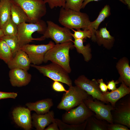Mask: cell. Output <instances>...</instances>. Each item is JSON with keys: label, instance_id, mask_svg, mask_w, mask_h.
I'll return each mask as SVG.
<instances>
[{"label": "cell", "instance_id": "1", "mask_svg": "<svg viewBox=\"0 0 130 130\" xmlns=\"http://www.w3.org/2000/svg\"><path fill=\"white\" fill-rule=\"evenodd\" d=\"M74 47L72 41L56 44L46 52L43 62L46 63L50 61L60 65L70 73L71 69L70 64L69 52L70 50Z\"/></svg>", "mask_w": 130, "mask_h": 130}, {"label": "cell", "instance_id": "2", "mask_svg": "<svg viewBox=\"0 0 130 130\" xmlns=\"http://www.w3.org/2000/svg\"><path fill=\"white\" fill-rule=\"evenodd\" d=\"M59 23L70 29H89L91 21L86 13L61 7L58 19Z\"/></svg>", "mask_w": 130, "mask_h": 130}, {"label": "cell", "instance_id": "3", "mask_svg": "<svg viewBox=\"0 0 130 130\" xmlns=\"http://www.w3.org/2000/svg\"><path fill=\"white\" fill-rule=\"evenodd\" d=\"M21 7L26 14L29 23H35L41 20L47 12L43 0H11Z\"/></svg>", "mask_w": 130, "mask_h": 130}, {"label": "cell", "instance_id": "4", "mask_svg": "<svg viewBox=\"0 0 130 130\" xmlns=\"http://www.w3.org/2000/svg\"><path fill=\"white\" fill-rule=\"evenodd\" d=\"M18 26L17 36L20 48L23 45L32 42L33 40L41 41L44 40L41 37L34 38L32 34L35 32L43 35L45 32L47 27L46 22L41 20L35 23H27L24 22Z\"/></svg>", "mask_w": 130, "mask_h": 130}, {"label": "cell", "instance_id": "5", "mask_svg": "<svg viewBox=\"0 0 130 130\" xmlns=\"http://www.w3.org/2000/svg\"><path fill=\"white\" fill-rule=\"evenodd\" d=\"M90 96L78 86L72 85L63 94L57 108L67 111L78 106Z\"/></svg>", "mask_w": 130, "mask_h": 130}, {"label": "cell", "instance_id": "6", "mask_svg": "<svg viewBox=\"0 0 130 130\" xmlns=\"http://www.w3.org/2000/svg\"><path fill=\"white\" fill-rule=\"evenodd\" d=\"M30 66L37 70L44 76L54 81H57L65 84L69 87L72 86V81L69 73L62 67L52 63L48 65H40L34 64Z\"/></svg>", "mask_w": 130, "mask_h": 130}, {"label": "cell", "instance_id": "7", "mask_svg": "<svg viewBox=\"0 0 130 130\" xmlns=\"http://www.w3.org/2000/svg\"><path fill=\"white\" fill-rule=\"evenodd\" d=\"M111 111L113 123L120 124L130 128V95L118 100Z\"/></svg>", "mask_w": 130, "mask_h": 130}, {"label": "cell", "instance_id": "8", "mask_svg": "<svg viewBox=\"0 0 130 130\" xmlns=\"http://www.w3.org/2000/svg\"><path fill=\"white\" fill-rule=\"evenodd\" d=\"M47 27L43 36L41 37L44 40L50 38L56 44L67 42H72V37L70 29L64 27H61L50 20L46 22Z\"/></svg>", "mask_w": 130, "mask_h": 130}, {"label": "cell", "instance_id": "9", "mask_svg": "<svg viewBox=\"0 0 130 130\" xmlns=\"http://www.w3.org/2000/svg\"><path fill=\"white\" fill-rule=\"evenodd\" d=\"M86 106L95 114L94 116L98 119L106 121L109 123H113L111 111L114 108L111 104L104 103L90 96L84 100Z\"/></svg>", "mask_w": 130, "mask_h": 130}, {"label": "cell", "instance_id": "10", "mask_svg": "<svg viewBox=\"0 0 130 130\" xmlns=\"http://www.w3.org/2000/svg\"><path fill=\"white\" fill-rule=\"evenodd\" d=\"M94 113L82 102L77 107L72 108L63 114L62 121L68 124H76L84 122Z\"/></svg>", "mask_w": 130, "mask_h": 130}, {"label": "cell", "instance_id": "11", "mask_svg": "<svg viewBox=\"0 0 130 130\" xmlns=\"http://www.w3.org/2000/svg\"><path fill=\"white\" fill-rule=\"evenodd\" d=\"M55 45L52 41L46 44L36 45L27 44L23 46L20 49L27 54L31 63L39 65L43 62L46 52Z\"/></svg>", "mask_w": 130, "mask_h": 130}, {"label": "cell", "instance_id": "12", "mask_svg": "<svg viewBox=\"0 0 130 130\" xmlns=\"http://www.w3.org/2000/svg\"><path fill=\"white\" fill-rule=\"evenodd\" d=\"M74 83L78 86L85 91L93 99H97L106 104L102 92L100 90L97 80L93 79L91 80L84 75L79 76L75 80Z\"/></svg>", "mask_w": 130, "mask_h": 130}, {"label": "cell", "instance_id": "13", "mask_svg": "<svg viewBox=\"0 0 130 130\" xmlns=\"http://www.w3.org/2000/svg\"><path fill=\"white\" fill-rule=\"evenodd\" d=\"M14 121L19 126L26 130L32 127L30 111L28 108L18 107L15 108L12 112Z\"/></svg>", "mask_w": 130, "mask_h": 130}, {"label": "cell", "instance_id": "14", "mask_svg": "<svg viewBox=\"0 0 130 130\" xmlns=\"http://www.w3.org/2000/svg\"><path fill=\"white\" fill-rule=\"evenodd\" d=\"M9 75L11 84L14 87H20L27 85L32 77L27 71L20 68L11 69Z\"/></svg>", "mask_w": 130, "mask_h": 130}, {"label": "cell", "instance_id": "15", "mask_svg": "<svg viewBox=\"0 0 130 130\" xmlns=\"http://www.w3.org/2000/svg\"><path fill=\"white\" fill-rule=\"evenodd\" d=\"M31 63L27 53L20 49L7 64L10 69L20 68L27 71L30 68Z\"/></svg>", "mask_w": 130, "mask_h": 130}, {"label": "cell", "instance_id": "16", "mask_svg": "<svg viewBox=\"0 0 130 130\" xmlns=\"http://www.w3.org/2000/svg\"><path fill=\"white\" fill-rule=\"evenodd\" d=\"M120 86L115 90L110 92H102L107 103H110L114 107L116 102L119 100L130 93V87L127 86L122 82Z\"/></svg>", "mask_w": 130, "mask_h": 130}, {"label": "cell", "instance_id": "17", "mask_svg": "<svg viewBox=\"0 0 130 130\" xmlns=\"http://www.w3.org/2000/svg\"><path fill=\"white\" fill-rule=\"evenodd\" d=\"M32 117L33 125L37 130H44L46 126L55 121L53 111H49L44 114L34 113Z\"/></svg>", "mask_w": 130, "mask_h": 130}, {"label": "cell", "instance_id": "18", "mask_svg": "<svg viewBox=\"0 0 130 130\" xmlns=\"http://www.w3.org/2000/svg\"><path fill=\"white\" fill-rule=\"evenodd\" d=\"M53 105L52 100L47 98L38 101L34 103H29L26 105L30 110L34 111L38 114H44L49 111Z\"/></svg>", "mask_w": 130, "mask_h": 130}, {"label": "cell", "instance_id": "19", "mask_svg": "<svg viewBox=\"0 0 130 130\" xmlns=\"http://www.w3.org/2000/svg\"><path fill=\"white\" fill-rule=\"evenodd\" d=\"M96 41L98 44L103 45L106 48H110L113 46L114 42V38L110 34L106 27H102L97 30L95 32Z\"/></svg>", "mask_w": 130, "mask_h": 130}, {"label": "cell", "instance_id": "20", "mask_svg": "<svg viewBox=\"0 0 130 130\" xmlns=\"http://www.w3.org/2000/svg\"><path fill=\"white\" fill-rule=\"evenodd\" d=\"M116 67L120 75L118 81L119 83L123 82L130 87V67L129 61L125 58H123L118 61Z\"/></svg>", "mask_w": 130, "mask_h": 130}, {"label": "cell", "instance_id": "21", "mask_svg": "<svg viewBox=\"0 0 130 130\" xmlns=\"http://www.w3.org/2000/svg\"><path fill=\"white\" fill-rule=\"evenodd\" d=\"M110 8L109 5H106L102 9L96 19L93 22H91L89 30L91 32V38L93 41H96L95 32L97 30L100 24L105 19L111 14Z\"/></svg>", "mask_w": 130, "mask_h": 130}, {"label": "cell", "instance_id": "22", "mask_svg": "<svg viewBox=\"0 0 130 130\" xmlns=\"http://www.w3.org/2000/svg\"><path fill=\"white\" fill-rule=\"evenodd\" d=\"M11 2V16L13 22L17 26L28 22L27 16L24 10L19 6Z\"/></svg>", "mask_w": 130, "mask_h": 130}, {"label": "cell", "instance_id": "23", "mask_svg": "<svg viewBox=\"0 0 130 130\" xmlns=\"http://www.w3.org/2000/svg\"><path fill=\"white\" fill-rule=\"evenodd\" d=\"M85 41L84 39H74L72 42L73 43V47L76 48L77 52L82 54L84 57V60L88 62L91 58V50L89 44L85 46L84 45L83 43Z\"/></svg>", "mask_w": 130, "mask_h": 130}, {"label": "cell", "instance_id": "24", "mask_svg": "<svg viewBox=\"0 0 130 130\" xmlns=\"http://www.w3.org/2000/svg\"><path fill=\"white\" fill-rule=\"evenodd\" d=\"M11 0H0V28L11 16Z\"/></svg>", "mask_w": 130, "mask_h": 130}, {"label": "cell", "instance_id": "25", "mask_svg": "<svg viewBox=\"0 0 130 130\" xmlns=\"http://www.w3.org/2000/svg\"><path fill=\"white\" fill-rule=\"evenodd\" d=\"M85 129L86 130H107L106 121L97 119L94 115L89 117L87 120Z\"/></svg>", "mask_w": 130, "mask_h": 130}, {"label": "cell", "instance_id": "26", "mask_svg": "<svg viewBox=\"0 0 130 130\" xmlns=\"http://www.w3.org/2000/svg\"><path fill=\"white\" fill-rule=\"evenodd\" d=\"M13 57L9 46L4 40L0 39V59L7 64Z\"/></svg>", "mask_w": 130, "mask_h": 130}, {"label": "cell", "instance_id": "27", "mask_svg": "<svg viewBox=\"0 0 130 130\" xmlns=\"http://www.w3.org/2000/svg\"><path fill=\"white\" fill-rule=\"evenodd\" d=\"M0 39L4 40L10 48L13 57L17 52L20 49L17 36L4 35Z\"/></svg>", "mask_w": 130, "mask_h": 130}, {"label": "cell", "instance_id": "28", "mask_svg": "<svg viewBox=\"0 0 130 130\" xmlns=\"http://www.w3.org/2000/svg\"><path fill=\"white\" fill-rule=\"evenodd\" d=\"M1 28L4 35L17 36L18 26L13 22L11 16Z\"/></svg>", "mask_w": 130, "mask_h": 130}, {"label": "cell", "instance_id": "29", "mask_svg": "<svg viewBox=\"0 0 130 130\" xmlns=\"http://www.w3.org/2000/svg\"><path fill=\"white\" fill-rule=\"evenodd\" d=\"M55 121L60 130H84L87 123V120L83 123L76 124H67L58 119H55Z\"/></svg>", "mask_w": 130, "mask_h": 130}, {"label": "cell", "instance_id": "30", "mask_svg": "<svg viewBox=\"0 0 130 130\" xmlns=\"http://www.w3.org/2000/svg\"><path fill=\"white\" fill-rule=\"evenodd\" d=\"M74 32L72 33L71 35L72 38L74 39H85L87 38H91V32L89 29H85L81 30L78 29L75 30L73 29H71Z\"/></svg>", "mask_w": 130, "mask_h": 130}, {"label": "cell", "instance_id": "31", "mask_svg": "<svg viewBox=\"0 0 130 130\" xmlns=\"http://www.w3.org/2000/svg\"><path fill=\"white\" fill-rule=\"evenodd\" d=\"M84 0H65L64 8L77 11H80L83 3Z\"/></svg>", "mask_w": 130, "mask_h": 130}, {"label": "cell", "instance_id": "32", "mask_svg": "<svg viewBox=\"0 0 130 130\" xmlns=\"http://www.w3.org/2000/svg\"><path fill=\"white\" fill-rule=\"evenodd\" d=\"M44 1L46 4H48L52 9L58 7L64 8L65 6V0H44Z\"/></svg>", "mask_w": 130, "mask_h": 130}, {"label": "cell", "instance_id": "33", "mask_svg": "<svg viewBox=\"0 0 130 130\" xmlns=\"http://www.w3.org/2000/svg\"><path fill=\"white\" fill-rule=\"evenodd\" d=\"M107 130H130L129 128L124 125L115 123H109L107 125Z\"/></svg>", "mask_w": 130, "mask_h": 130}, {"label": "cell", "instance_id": "34", "mask_svg": "<svg viewBox=\"0 0 130 130\" xmlns=\"http://www.w3.org/2000/svg\"><path fill=\"white\" fill-rule=\"evenodd\" d=\"M52 89L57 92H66L67 91V90L65 89L62 84L59 81H54L52 84Z\"/></svg>", "mask_w": 130, "mask_h": 130}, {"label": "cell", "instance_id": "35", "mask_svg": "<svg viewBox=\"0 0 130 130\" xmlns=\"http://www.w3.org/2000/svg\"><path fill=\"white\" fill-rule=\"evenodd\" d=\"M17 96V93L0 91V100L8 98L15 99Z\"/></svg>", "mask_w": 130, "mask_h": 130}, {"label": "cell", "instance_id": "36", "mask_svg": "<svg viewBox=\"0 0 130 130\" xmlns=\"http://www.w3.org/2000/svg\"><path fill=\"white\" fill-rule=\"evenodd\" d=\"M99 88L102 92H104L107 91V85L104 82L102 79H98L97 80Z\"/></svg>", "mask_w": 130, "mask_h": 130}, {"label": "cell", "instance_id": "37", "mask_svg": "<svg viewBox=\"0 0 130 130\" xmlns=\"http://www.w3.org/2000/svg\"><path fill=\"white\" fill-rule=\"evenodd\" d=\"M119 83L118 80L115 81L114 80H112L111 81H109L107 83V89L109 90L113 91L115 90L117 88L116 85Z\"/></svg>", "mask_w": 130, "mask_h": 130}, {"label": "cell", "instance_id": "38", "mask_svg": "<svg viewBox=\"0 0 130 130\" xmlns=\"http://www.w3.org/2000/svg\"><path fill=\"white\" fill-rule=\"evenodd\" d=\"M58 124L55 121L52 123L48 125L46 128L45 129V130H59Z\"/></svg>", "mask_w": 130, "mask_h": 130}, {"label": "cell", "instance_id": "39", "mask_svg": "<svg viewBox=\"0 0 130 130\" xmlns=\"http://www.w3.org/2000/svg\"><path fill=\"white\" fill-rule=\"evenodd\" d=\"M100 0H84L83 3L81 7V9L84 8L86 5L90 2L92 1H97ZM124 4L126 5L124 0H119Z\"/></svg>", "mask_w": 130, "mask_h": 130}, {"label": "cell", "instance_id": "40", "mask_svg": "<svg viewBox=\"0 0 130 130\" xmlns=\"http://www.w3.org/2000/svg\"><path fill=\"white\" fill-rule=\"evenodd\" d=\"M126 5H127L129 8L130 7V0H124Z\"/></svg>", "mask_w": 130, "mask_h": 130}, {"label": "cell", "instance_id": "41", "mask_svg": "<svg viewBox=\"0 0 130 130\" xmlns=\"http://www.w3.org/2000/svg\"><path fill=\"white\" fill-rule=\"evenodd\" d=\"M4 35V34L2 29L0 28V38Z\"/></svg>", "mask_w": 130, "mask_h": 130}, {"label": "cell", "instance_id": "42", "mask_svg": "<svg viewBox=\"0 0 130 130\" xmlns=\"http://www.w3.org/2000/svg\"></svg>", "mask_w": 130, "mask_h": 130}]
</instances>
